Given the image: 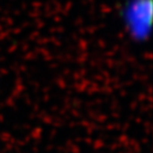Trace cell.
Returning a JSON list of instances; mask_svg holds the SVG:
<instances>
[{
    "instance_id": "1",
    "label": "cell",
    "mask_w": 153,
    "mask_h": 153,
    "mask_svg": "<svg viewBox=\"0 0 153 153\" xmlns=\"http://www.w3.org/2000/svg\"><path fill=\"white\" fill-rule=\"evenodd\" d=\"M123 13L126 24L133 33L143 35L149 31L152 16L151 0H127Z\"/></svg>"
}]
</instances>
